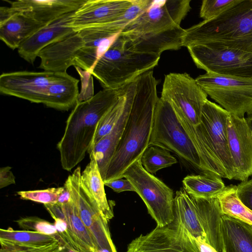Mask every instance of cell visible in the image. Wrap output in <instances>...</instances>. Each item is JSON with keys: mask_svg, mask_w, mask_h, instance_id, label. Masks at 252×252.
Returning <instances> with one entry per match:
<instances>
[{"mask_svg": "<svg viewBox=\"0 0 252 252\" xmlns=\"http://www.w3.org/2000/svg\"><path fill=\"white\" fill-rule=\"evenodd\" d=\"M158 81L153 70L136 79L130 110L121 139L109 163L104 183L122 178L126 170L140 159L149 146L154 114L159 97Z\"/></svg>", "mask_w": 252, "mask_h": 252, "instance_id": "6da1fadb", "label": "cell"}, {"mask_svg": "<svg viewBox=\"0 0 252 252\" xmlns=\"http://www.w3.org/2000/svg\"><path fill=\"white\" fill-rule=\"evenodd\" d=\"M122 88L103 89L91 97L77 101L66 121L57 144L62 168L70 171L84 159L98 124L120 94Z\"/></svg>", "mask_w": 252, "mask_h": 252, "instance_id": "7a4b0ae2", "label": "cell"}, {"mask_svg": "<svg viewBox=\"0 0 252 252\" xmlns=\"http://www.w3.org/2000/svg\"><path fill=\"white\" fill-rule=\"evenodd\" d=\"M198 44L252 52V0H238L218 16L186 29L183 46Z\"/></svg>", "mask_w": 252, "mask_h": 252, "instance_id": "3957f363", "label": "cell"}, {"mask_svg": "<svg viewBox=\"0 0 252 252\" xmlns=\"http://www.w3.org/2000/svg\"><path fill=\"white\" fill-rule=\"evenodd\" d=\"M149 145L171 152L193 168L204 174H214L202 153L187 133L172 106L161 97L157 102Z\"/></svg>", "mask_w": 252, "mask_h": 252, "instance_id": "277c9868", "label": "cell"}, {"mask_svg": "<svg viewBox=\"0 0 252 252\" xmlns=\"http://www.w3.org/2000/svg\"><path fill=\"white\" fill-rule=\"evenodd\" d=\"M159 59L160 56L157 55L126 49L118 36L90 74L96 78L103 89H119L153 70Z\"/></svg>", "mask_w": 252, "mask_h": 252, "instance_id": "5b68a950", "label": "cell"}, {"mask_svg": "<svg viewBox=\"0 0 252 252\" xmlns=\"http://www.w3.org/2000/svg\"><path fill=\"white\" fill-rule=\"evenodd\" d=\"M123 178L128 179L141 198L157 226L164 227L174 220L173 191L159 179L148 172L140 159L125 171Z\"/></svg>", "mask_w": 252, "mask_h": 252, "instance_id": "8992f818", "label": "cell"}, {"mask_svg": "<svg viewBox=\"0 0 252 252\" xmlns=\"http://www.w3.org/2000/svg\"><path fill=\"white\" fill-rule=\"evenodd\" d=\"M205 93L229 114L252 116V77L206 72L195 78Z\"/></svg>", "mask_w": 252, "mask_h": 252, "instance_id": "52a82bcc", "label": "cell"}, {"mask_svg": "<svg viewBox=\"0 0 252 252\" xmlns=\"http://www.w3.org/2000/svg\"><path fill=\"white\" fill-rule=\"evenodd\" d=\"M229 114L221 106L208 99L203 106L200 122L194 127L197 136L221 163L227 179L232 180L235 174L227 136Z\"/></svg>", "mask_w": 252, "mask_h": 252, "instance_id": "ba28073f", "label": "cell"}, {"mask_svg": "<svg viewBox=\"0 0 252 252\" xmlns=\"http://www.w3.org/2000/svg\"><path fill=\"white\" fill-rule=\"evenodd\" d=\"M187 48L196 67L206 72L252 77V52L202 44Z\"/></svg>", "mask_w": 252, "mask_h": 252, "instance_id": "9c48e42d", "label": "cell"}, {"mask_svg": "<svg viewBox=\"0 0 252 252\" xmlns=\"http://www.w3.org/2000/svg\"><path fill=\"white\" fill-rule=\"evenodd\" d=\"M207 96L195 79L187 73L172 72L165 75L160 97L167 101L177 114L194 126L200 122Z\"/></svg>", "mask_w": 252, "mask_h": 252, "instance_id": "30bf717a", "label": "cell"}, {"mask_svg": "<svg viewBox=\"0 0 252 252\" xmlns=\"http://www.w3.org/2000/svg\"><path fill=\"white\" fill-rule=\"evenodd\" d=\"M81 173L79 166L66 179L70 188V201L76 207L79 217L92 234L98 252H117L111 237L108 222L104 219L81 182Z\"/></svg>", "mask_w": 252, "mask_h": 252, "instance_id": "8fae6325", "label": "cell"}, {"mask_svg": "<svg viewBox=\"0 0 252 252\" xmlns=\"http://www.w3.org/2000/svg\"><path fill=\"white\" fill-rule=\"evenodd\" d=\"M190 0H154L121 32L141 33L164 30L180 25L191 9Z\"/></svg>", "mask_w": 252, "mask_h": 252, "instance_id": "7c38bea8", "label": "cell"}, {"mask_svg": "<svg viewBox=\"0 0 252 252\" xmlns=\"http://www.w3.org/2000/svg\"><path fill=\"white\" fill-rule=\"evenodd\" d=\"M126 252H199L191 236L182 226L171 223L157 226L127 245Z\"/></svg>", "mask_w": 252, "mask_h": 252, "instance_id": "4fadbf2b", "label": "cell"}, {"mask_svg": "<svg viewBox=\"0 0 252 252\" xmlns=\"http://www.w3.org/2000/svg\"><path fill=\"white\" fill-rule=\"evenodd\" d=\"M56 72L18 71L3 73L0 76L1 94L15 96L32 103L43 104Z\"/></svg>", "mask_w": 252, "mask_h": 252, "instance_id": "5bb4252c", "label": "cell"}, {"mask_svg": "<svg viewBox=\"0 0 252 252\" xmlns=\"http://www.w3.org/2000/svg\"><path fill=\"white\" fill-rule=\"evenodd\" d=\"M228 146L234 180L244 181L252 175V132L244 117L229 114L227 122Z\"/></svg>", "mask_w": 252, "mask_h": 252, "instance_id": "9a60e30c", "label": "cell"}, {"mask_svg": "<svg viewBox=\"0 0 252 252\" xmlns=\"http://www.w3.org/2000/svg\"><path fill=\"white\" fill-rule=\"evenodd\" d=\"M185 30L180 25L159 32L141 33L120 32L119 38L130 51L160 56L166 50H177L183 46Z\"/></svg>", "mask_w": 252, "mask_h": 252, "instance_id": "2e32d148", "label": "cell"}, {"mask_svg": "<svg viewBox=\"0 0 252 252\" xmlns=\"http://www.w3.org/2000/svg\"><path fill=\"white\" fill-rule=\"evenodd\" d=\"M0 252H57L65 247L61 237L9 227L0 230Z\"/></svg>", "mask_w": 252, "mask_h": 252, "instance_id": "e0dca14e", "label": "cell"}, {"mask_svg": "<svg viewBox=\"0 0 252 252\" xmlns=\"http://www.w3.org/2000/svg\"><path fill=\"white\" fill-rule=\"evenodd\" d=\"M133 0H86L70 24L75 32L111 22L129 7Z\"/></svg>", "mask_w": 252, "mask_h": 252, "instance_id": "ac0fdd59", "label": "cell"}, {"mask_svg": "<svg viewBox=\"0 0 252 252\" xmlns=\"http://www.w3.org/2000/svg\"><path fill=\"white\" fill-rule=\"evenodd\" d=\"M51 216L62 219L67 224L69 233L67 248L75 252H98L95 241L71 202L44 204Z\"/></svg>", "mask_w": 252, "mask_h": 252, "instance_id": "d6986e66", "label": "cell"}, {"mask_svg": "<svg viewBox=\"0 0 252 252\" xmlns=\"http://www.w3.org/2000/svg\"><path fill=\"white\" fill-rule=\"evenodd\" d=\"M75 12L63 16L28 38L18 48L19 56L33 64L38 54L45 47L76 32L70 27Z\"/></svg>", "mask_w": 252, "mask_h": 252, "instance_id": "ffe728a7", "label": "cell"}, {"mask_svg": "<svg viewBox=\"0 0 252 252\" xmlns=\"http://www.w3.org/2000/svg\"><path fill=\"white\" fill-rule=\"evenodd\" d=\"M86 0H17L9 1L15 11L22 13L45 25L77 11Z\"/></svg>", "mask_w": 252, "mask_h": 252, "instance_id": "44dd1931", "label": "cell"}, {"mask_svg": "<svg viewBox=\"0 0 252 252\" xmlns=\"http://www.w3.org/2000/svg\"><path fill=\"white\" fill-rule=\"evenodd\" d=\"M46 26L10 7H0V39L12 50Z\"/></svg>", "mask_w": 252, "mask_h": 252, "instance_id": "7402d4cb", "label": "cell"}, {"mask_svg": "<svg viewBox=\"0 0 252 252\" xmlns=\"http://www.w3.org/2000/svg\"><path fill=\"white\" fill-rule=\"evenodd\" d=\"M191 197L206 242L218 252H224L221 221L224 214L218 197Z\"/></svg>", "mask_w": 252, "mask_h": 252, "instance_id": "603a6c76", "label": "cell"}, {"mask_svg": "<svg viewBox=\"0 0 252 252\" xmlns=\"http://www.w3.org/2000/svg\"><path fill=\"white\" fill-rule=\"evenodd\" d=\"M79 80L66 72H56L55 78L47 91L43 104L62 111L73 108L77 102Z\"/></svg>", "mask_w": 252, "mask_h": 252, "instance_id": "cb8c5ba5", "label": "cell"}, {"mask_svg": "<svg viewBox=\"0 0 252 252\" xmlns=\"http://www.w3.org/2000/svg\"><path fill=\"white\" fill-rule=\"evenodd\" d=\"M134 94L135 92L130 97L122 115L112 130L88 150V153L93 152L103 181L109 163L125 129Z\"/></svg>", "mask_w": 252, "mask_h": 252, "instance_id": "d4e9b609", "label": "cell"}, {"mask_svg": "<svg viewBox=\"0 0 252 252\" xmlns=\"http://www.w3.org/2000/svg\"><path fill=\"white\" fill-rule=\"evenodd\" d=\"M90 161L81 173V182L108 222L114 217L111 203L107 199L104 183L93 151L88 153Z\"/></svg>", "mask_w": 252, "mask_h": 252, "instance_id": "484cf974", "label": "cell"}, {"mask_svg": "<svg viewBox=\"0 0 252 252\" xmlns=\"http://www.w3.org/2000/svg\"><path fill=\"white\" fill-rule=\"evenodd\" d=\"M221 221L224 252H252V226L225 214Z\"/></svg>", "mask_w": 252, "mask_h": 252, "instance_id": "4316f807", "label": "cell"}, {"mask_svg": "<svg viewBox=\"0 0 252 252\" xmlns=\"http://www.w3.org/2000/svg\"><path fill=\"white\" fill-rule=\"evenodd\" d=\"M174 220L172 223L184 228L193 238L206 240L191 196L183 188L176 192L174 200Z\"/></svg>", "mask_w": 252, "mask_h": 252, "instance_id": "83f0119b", "label": "cell"}, {"mask_svg": "<svg viewBox=\"0 0 252 252\" xmlns=\"http://www.w3.org/2000/svg\"><path fill=\"white\" fill-rule=\"evenodd\" d=\"M182 182L189 194L199 198L218 197L226 187L220 177L210 174L188 175Z\"/></svg>", "mask_w": 252, "mask_h": 252, "instance_id": "f1b7e54d", "label": "cell"}, {"mask_svg": "<svg viewBox=\"0 0 252 252\" xmlns=\"http://www.w3.org/2000/svg\"><path fill=\"white\" fill-rule=\"evenodd\" d=\"M135 88L136 80L123 87L117 100L99 122L90 148L112 130L122 115L128 100L135 91Z\"/></svg>", "mask_w": 252, "mask_h": 252, "instance_id": "f546056e", "label": "cell"}, {"mask_svg": "<svg viewBox=\"0 0 252 252\" xmlns=\"http://www.w3.org/2000/svg\"><path fill=\"white\" fill-rule=\"evenodd\" d=\"M218 197L224 214L252 226V211L246 207L238 198L236 186L226 187Z\"/></svg>", "mask_w": 252, "mask_h": 252, "instance_id": "4dcf8cb0", "label": "cell"}, {"mask_svg": "<svg viewBox=\"0 0 252 252\" xmlns=\"http://www.w3.org/2000/svg\"><path fill=\"white\" fill-rule=\"evenodd\" d=\"M140 160L145 170L152 174L177 163L176 158L169 151L155 145H149L147 148Z\"/></svg>", "mask_w": 252, "mask_h": 252, "instance_id": "1f68e13d", "label": "cell"}, {"mask_svg": "<svg viewBox=\"0 0 252 252\" xmlns=\"http://www.w3.org/2000/svg\"><path fill=\"white\" fill-rule=\"evenodd\" d=\"M63 189V187H53L44 189L19 191L17 194L22 199L31 200L44 205L53 204L58 202L59 197Z\"/></svg>", "mask_w": 252, "mask_h": 252, "instance_id": "d6a6232c", "label": "cell"}, {"mask_svg": "<svg viewBox=\"0 0 252 252\" xmlns=\"http://www.w3.org/2000/svg\"><path fill=\"white\" fill-rule=\"evenodd\" d=\"M16 222L23 230L34 231L55 236L59 235L54 224L38 217L21 218Z\"/></svg>", "mask_w": 252, "mask_h": 252, "instance_id": "836d02e7", "label": "cell"}, {"mask_svg": "<svg viewBox=\"0 0 252 252\" xmlns=\"http://www.w3.org/2000/svg\"><path fill=\"white\" fill-rule=\"evenodd\" d=\"M238 0H204L200 10V17L204 21L214 18L235 4Z\"/></svg>", "mask_w": 252, "mask_h": 252, "instance_id": "e575fe53", "label": "cell"}, {"mask_svg": "<svg viewBox=\"0 0 252 252\" xmlns=\"http://www.w3.org/2000/svg\"><path fill=\"white\" fill-rule=\"evenodd\" d=\"M236 193L240 202L252 211V178L236 186Z\"/></svg>", "mask_w": 252, "mask_h": 252, "instance_id": "d590c367", "label": "cell"}, {"mask_svg": "<svg viewBox=\"0 0 252 252\" xmlns=\"http://www.w3.org/2000/svg\"><path fill=\"white\" fill-rule=\"evenodd\" d=\"M104 185L119 193L126 191L136 192V189L131 183L125 178H119L104 183Z\"/></svg>", "mask_w": 252, "mask_h": 252, "instance_id": "8d00e7d4", "label": "cell"}, {"mask_svg": "<svg viewBox=\"0 0 252 252\" xmlns=\"http://www.w3.org/2000/svg\"><path fill=\"white\" fill-rule=\"evenodd\" d=\"M12 167L5 166L0 168V189L15 184V177L11 171Z\"/></svg>", "mask_w": 252, "mask_h": 252, "instance_id": "74e56055", "label": "cell"}, {"mask_svg": "<svg viewBox=\"0 0 252 252\" xmlns=\"http://www.w3.org/2000/svg\"><path fill=\"white\" fill-rule=\"evenodd\" d=\"M63 188V190L60 194L57 202L60 204L67 203L71 201L70 188L69 184L67 180L65 181Z\"/></svg>", "mask_w": 252, "mask_h": 252, "instance_id": "f35d334b", "label": "cell"}, {"mask_svg": "<svg viewBox=\"0 0 252 252\" xmlns=\"http://www.w3.org/2000/svg\"><path fill=\"white\" fill-rule=\"evenodd\" d=\"M199 252H218L214 248L201 238H193Z\"/></svg>", "mask_w": 252, "mask_h": 252, "instance_id": "ab89813d", "label": "cell"}, {"mask_svg": "<svg viewBox=\"0 0 252 252\" xmlns=\"http://www.w3.org/2000/svg\"><path fill=\"white\" fill-rule=\"evenodd\" d=\"M246 119L252 132V116H248Z\"/></svg>", "mask_w": 252, "mask_h": 252, "instance_id": "60d3db41", "label": "cell"}, {"mask_svg": "<svg viewBox=\"0 0 252 252\" xmlns=\"http://www.w3.org/2000/svg\"><path fill=\"white\" fill-rule=\"evenodd\" d=\"M75 252L72 251L71 250H70L66 247H65L62 250H61L58 252Z\"/></svg>", "mask_w": 252, "mask_h": 252, "instance_id": "b9f144b4", "label": "cell"}, {"mask_svg": "<svg viewBox=\"0 0 252 252\" xmlns=\"http://www.w3.org/2000/svg\"><path fill=\"white\" fill-rule=\"evenodd\" d=\"M252 226V225H251Z\"/></svg>", "mask_w": 252, "mask_h": 252, "instance_id": "7bdbcfd3", "label": "cell"}]
</instances>
